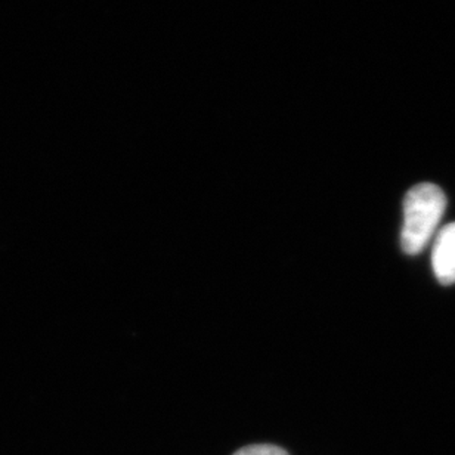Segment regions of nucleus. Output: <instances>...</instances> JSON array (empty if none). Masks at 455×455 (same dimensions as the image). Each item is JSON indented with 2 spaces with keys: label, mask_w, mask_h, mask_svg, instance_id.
Listing matches in <instances>:
<instances>
[{
  "label": "nucleus",
  "mask_w": 455,
  "mask_h": 455,
  "mask_svg": "<svg viewBox=\"0 0 455 455\" xmlns=\"http://www.w3.org/2000/svg\"><path fill=\"white\" fill-rule=\"evenodd\" d=\"M447 197L438 185L419 184L412 187L403 200V227L401 245L407 254L416 256L429 244L443 220Z\"/></svg>",
  "instance_id": "1"
},
{
  "label": "nucleus",
  "mask_w": 455,
  "mask_h": 455,
  "mask_svg": "<svg viewBox=\"0 0 455 455\" xmlns=\"http://www.w3.org/2000/svg\"><path fill=\"white\" fill-rule=\"evenodd\" d=\"M432 267L441 284H455V222L438 232L432 250Z\"/></svg>",
  "instance_id": "2"
},
{
  "label": "nucleus",
  "mask_w": 455,
  "mask_h": 455,
  "mask_svg": "<svg viewBox=\"0 0 455 455\" xmlns=\"http://www.w3.org/2000/svg\"><path fill=\"white\" fill-rule=\"evenodd\" d=\"M234 455H289L283 448L271 445V443H258V445H249V447L241 448Z\"/></svg>",
  "instance_id": "3"
}]
</instances>
